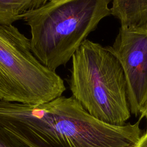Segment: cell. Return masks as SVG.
<instances>
[{"instance_id": "8992f818", "label": "cell", "mask_w": 147, "mask_h": 147, "mask_svg": "<svg viewBox=\"0 0 147 147\" xmlns=\"http://www.w3.org/2000/svg\"><path fill=\"white\" fill-rule=\"evenodd\" d=\"M111 15L121 26L147 29V0H112Z\"/></svg>"}, {"instance_id": "8fae6325", "label": "cell", "mask_w": 147, "mask_h": 147, "mask_svg": "<svg viewBox=\"0 0 147 147\" xmlns=\"http://www.w3.org/2000/svg\"><path fill=\"white\" fill-rule=\"evenodd\" d=\"M60 1V0H51V1H54V2H55V1Z\"/></svg>"}, {"instance_id": "5b68a950", "label": "cell", "mask_w": 147, "mask_h": 147, "mask_svg": "<svg viewBox=\"0 0 147 147\" xmlns=\"http://www.w3.org/2000/svg\"><path fill=\"white\" fill-rule=\"evenodd\" d=\"M106 47L121 65L131 114L140 115L147 102V29L121 26L113 45Z\"/></svg>"}, {"instance_id": "6da1fadb", "label": "cell", "mask_w": 147, "mask_h": 147, "mask_svg": "<svg viewBox=\"0 0 147 147\" xmlns=\"http://www.w3.org/2000/svg\"><path fill=\"white\" fill-rule=\"evenodd\" d=\"M141 120L112 125L91 115L72 96L48 102L17 103L7 130L28 147H136Z\"/></svg>"}, {"instance_id": "30bf717a", "label": "cell", "mask_w": 147, "mask_h": 147, "mask_svg": "<svg viewBox=\"0 0 147 147\" xmlns=\"http://www.w3.org/2000/svg\"><path fill=\"white\" fill-rule=\"evenodd\" d=\"M143 118H145L147 122V102L145 105V106H144V108L143 109L141 114H140V119H142ZM146 130H147V127H146Z\"/></svg>"}, {"instance_id": "277c9868", "label": "cell", "mask_w": 147, "mask_h": 147, "mask_svg": "<svg viewBox=\"0 0 147 147\" xmlns=\"http://www.w3.org/2000/svg\"><path fill=\"white\" fill-rule=\"evenodd\" d=\"M65 89L61 78L34 56L30 39L13 24L0 21V100L40 104Z\"/></svg>"}, {"instance_id": "3957f363", "label": "cell", "mask_w": 147, "mask_h": 147, "mask_svg": "<svg viewBox=\"0 0 147 147\" xmlns=\"http://www.w3.org/2000/svg\"><path fill=\"white\" fill-rule=\"evenodd\" d=\"M71 59L69 84L72 96L97 119L125 125L131 113L123 72L117 58L106 47L86 39Z\"/></svg>"}, {"instance_id": "7a4b0ae2", "label": "cell", "mask_w": 147, "mask_h": 147, "mask_svg": "<svg viewBox=\"0 0 147 147\" xmlns=\"http://www.w3.org/2000/svg\"><path fill=\"white\" fill-rule=\"evenodd\" d=\"M111 0H60L46 5L25 16L29 26L32 51L37 60L56 72L97 27L111 14Z\"/></svg>"}, {"instance_id": "ba28073f", "label": "cell", "mask_w": 147, "mask_h": 147, "mask_svg": "<svg viewBox=\"0 0 147 147\" xmlns=\"http://www.w3.org/2000/svg\"><path fill=\"white\" fill-rule=\"evenodd\" d=\"M0 147H28L0 125Z\"/></svg>"}, {"instance_id": "52a82bcc", "label": "cell", "mask_w": 147, "mask_h": 147, "mask_svg": "<svg viewBox=\"0 0 147 147\" xmlns=\"http://www.w3.org/2000/svg\"><path fill=\"white\" fill-rule=\"evenodd\" d=\"M51 0H0V21L13 24Z\"/></svg>"}, {"instance_id": "9c48e42d", "label": "cell", "mask_w": 147, "mask_h": 147, "mask_svg": "<svg viewBox=\"0 0 147 147\" xmlns=\"http://www.w3.org/2000/svg\"><path fill=\"white\" fill-rule=\"evenodd\" d=\"M136 147H147V130L141 135Z\"/></svg>"}]
</instances>
